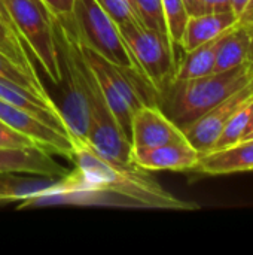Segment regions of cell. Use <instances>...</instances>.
I'll list each match as a JSON object with an SVG mask.
<instances>
[{"label":"cell","mask_w":253,"mask_h":255,"mask_svg":"<svg viewBox=\"0 0 253 255\" xmlns=\"http://www.w3.org/2000/svg\"><path fill=\"white\" fill-rule=\"evenodd\" d=\"M249 63H251V66H252V67H253V55H252V57H251V58H249Z\"/></svg>","instance_id":"cell-33"},{"label":"cell","mask_w":253,"mask_h":255,"mask_svg":"<svg viewBox=\"0 0 253 255\" xmlns=\"http://www.w3.org/2000/svg\"><path fill=\"white\" fill-rule=\"evenodd\" d=\"M253 78L249 61L221 73L191 79H171L160 93L158 106L180 128L246 87Z\"/></svg>","instance_id":"cell-3"},{"label":"cell","mask_w":253,"mask_h":255,"mask_svg":"<svg viewBox=\"0 0 253 255\" xmlns=\"http://www.w3.org/2000/svg\"><path fill=\"white\" fill-rule=\"evenodd\" d=\"M119 30L139 69L160 94L173 79L177 66L170 42L145 24H127Z\"/></svg>","instance_id":"cell-6"},{"label":"cell","mask_w":253,"mask_h":255,"mask_svg":"<svg viewBox=\"0 0 253 255\" xmlns=\"http://www.w3.org/2000/svg\"><path fill=\"white\" fill-rule=\"evenodd\" d=\"M251 133H253V100H252V106H251V117H249V123H248V128H246V133L243 136L242 140H245Z\"/></svg>","instance_id":"cell-30"},{"label":"cell","mask_w":253,"mask_h":255,"mask_svg":"<svg viewBox=\"0 0 253 255\" xmlns=\"http://www.w3.org/2000/svg\"><path fill=\"white\" fill-rule=\"evenodd\" d=\"M251 57V37L245 24L237 22L233 28L225 31L216 43L213 73L231 70Z\"/></svg>","instance_id":"cell-16"},{"label":"cell","mask_w":253,"mask_h":255,"mask_svg":"<svg viewBox=\"0 0 253 255\" xmlns=\"http://www.w3.org/2000/svg\"><path fill=\"white\" fill-rule=\"evenodd\" d=\"M231 10L239 22H248L253 16V0H231Z\"/></svg>","instance_id":"cell-25"},{"label":"cell","mask_w":253,"mask_h":255,"mask_svg":"<svg viewBox=\"0 0 253 255\" xmlns=\"http://www.w3.org/2000/svg\"><path fill=\"white\" fill-rule=\"evenodd\" d=\"M72 16L81 42L85 46L113 64L143 75L127 46L119 27L97 0H73Z\"/></svg>","instance_id":"cell-4"},{"label":"cell","mask_w":253,"mask_h":255,"mask_svg":"<svg viewBox=\"0 0 253 255\" xmlns=\"http://www.w3.org/2000/svg\"><path fill=\"white\" fill-rule=\"evenodd\" d=\"M7 12L43 72L54 85H60L61 73L54 40L49 10L40 0H4Z\"/></svg>","instance_id":"cell-5"},{"label":"cell","mask_w":253,"mask_h":255,"mask_svg":"<svg viewBox=\"0 0 253 255\" xmlns=\"http://www.w3.org/2000/svg\"><path fill=\"white\" fill-rule=\"evenodd\" d=\"M219 37L206 42L188 52H183V55L177 63L173 79H191V78H200L213 73L216 43Z\"/></svg>","instance_id":"cell-17"},{"label":"cell","mask_w":253,"mask_h":255,"mask_svg":"<svg viewBox=\"0 0 253 255\" xmlns=\"http://www.w3.org/2000/svg\"><path fill=\"white\" fill-rule=\"evenodd\" d=\"M61 73V105L58 106L64 127L72 143L86 142L91 112L86 94L85 64L82 42L78 34L72 12L49 13Z\"/></svg>","instance_id":"cell-2"},{"label":"cell","mask_w":253,"mask_h":255,"mask_svg":"<svg viewBox=\"0 0 253 255\" xmlns=\"http://www.w3.org/2000/svg\"><path fill=\"white\" fill-rule=\"evenodd\" d=\"M253 97H251L248 102H245L227 121V124L224 126L216 143L213 145V149H222L227 146H233L239 142H242L246 128H248V123H249V117H251V106H252Z\"/></svg>","instance_id":"cell-20"},{"label":"cell","mask_w":253,"mask_h":255,"mask_svg":"<svg viewBox=\"0 0 253 255\" xmlns=\"http://www.w3.org/2000/svg\"><path fill=\"white\" fill-rule=\"evenodd\" d=\"M251 97H253V91L248 84L246 87L225 99L222 103L197 118L194 123L182 128L185 139L192 148L200 152V155L210 152L230 117Z\"/></svg>","instance_id":"cell-8"},{"label":"cell","mask_w":253,"mask_h":255,"mask_svg":"<svg viewBox=\"0 0 253 255\" xmlns=\"http://www.w3.org/2000/svg\"><path fill=\"white\" fill-rule=\"evenodd\" d=\"M192 170L209 176L253 170V139L200 155V160Z\"/></svg>","instance_id":"cell-13"},{"label":"cell","mask_w":253,"mask_h":255,"mask_svg":"<svg viewBox=\"0 0 253 255\" xmlns=\"http://www.w3.org/2000/svg\"><path fill=\"white\" fill-rule=\"evenodd\" d=\"M134 3H136V7L139 10V15L143 24L169 40L161 0H134Z\"/></svg>","instance_id":"cell-23"},{"label":"cell","mask_w":253,"mask_h":255,"mask_svg":"<svg viewBox=\"0 0 253 255\" xmlns=\"http://www.w3.org/2000/svg\"><path fill=\"white\" fill-rule=\"evenodd\" d=\"M130 140L133 152H139L185 140V134L158 105H143L133 114Z\"/></svg>","instance_id":"cell-9"},{"label":"cell","mask_w":253,"mask_h":255,"mask_svg":"<svg viewBox=\"0 0 253 255\" xmlns=\"http://www.w3.org/2000/svg\"><path fill=\"white\" fill-rule=\"evenodd\" d=\"M46 9L49 13H66L72 12L73 0H46Z\"/></svg>","instance_id":"cell-27"},{"label":"cell","mask_w":253,"mask_h":255,"mask_svg":"<svg viewBox=\"0 0 253 255\" xmlns=\"http://www.w3.org/2000/svg\"><path fill=\"white\" fill-rule=\"evenodd\" d=\"M0 100L10 103L19 109L27 111L28 114L39 118L40 121L46 123L48 126H51L69 136V133L64 127L63 118H61L58 105L55 102L43 100L42 97H39L37 94L30 91L28 88H25L19 84H15L12 81L3 79V78H0Z\"/></svg>","instance_id":"cell-14"},{"label":"cell","mask_w":253,"mask_h":255,"mask_svg":"<svg viewBox=\"0 0 253 255\" xmlns=\"http://www.w3.org/2000/svg\"><path fill=\"white\" fill-rule=\"evenodd\" d=\"M0 148H39L31 139L0 123Z\"/></svg>","instance_id":"cell-24"},{"label":"cell","mask_w":253,"mask_h":255,"mask_svg":"<svg viewBox=\"0 0 253 255\" xmlns=\"http://www.w3.org/2000/svg\"><path fill=\"white\" fill-rule=\"evenodd\" d=\"M64 191V176L52 178L0 172V206L22 202L21 208H28V205L37 199L63 194Z\"/></svg>","instance_id":"cell-10"},{"label":"cell","mask_w":253,"mask_h":255,"mask_svg":"<svg viewBox=\"0 0 253 255\" xmlns=\"http://www.w3.org/2000/svg\"><path fill=\"white\" fill-rule=\"evenodd\" d=\"M76 169L64 176L67 193H95L104 205L145 209L195 211L198 205L174 197L148 170L137 164H118L98 155L86 142L73 143ZM57 196V194H55Z\"/></svg>","instance_id":"cell-1"},{"label":"cell","mask_w":253,"mask_h":255,"mask_svg":"<svg viewBox=\"0 0 253 255\" xmlns=\"http://www.w3.org/2000/svg\"><path fill=\"white\" fill-rule=\"evenodd\" d=\"M201 12H225L231 10V0H198Z\"/></svg>","instance_id":"cell-26"},{"label":"cell","mask_w":253,"mask_h":255,"mask_svg":"<svg viewBox=\"0 0 253 255\" xmlns=\"http://www.w3.org/2000/svg\"><path fill=\"white\" fill-rule=\"evenodd\" d=\"M27 49L28 48H25V43L0 19V52L9 57L33 81L42 84Z\"/></svg>","instance_id":"cell-18"},{"label":"cell","mask_w":253,"mask_h":255,"mask_svg":"<svg viewBox=\"0 0 253 255\" xmlns=\"http://www.w3.org/2000/svg\"><path fill=\"white\" fill-rule=\"evenodd\" d=\"M0 19L21 39V36H19V33H18V30H16V27H15V24H13V21H12V18H10V15H9V12H7V7H6V4H4V0H0ZM22 40V39H21ZM24 42V40H22Z\"/></svg>","instance_id":"cell-28"},{"label":"cell","mask_w":253,"mask_h":255,"mask_svg":"<svg viewBox=\"0 0 253 255\" xmlns=\"http://www.w3.org/2000/svg\"><path fill=\"white\" fill-rule=\"evenodd\" d=\"M242 24H245L246 25V28H248V31H249V37H251V57L253 55V21L251 22H242ZM249 57V58H251Z\"/></svg>","instance_id":"cell-31"},{"label":"cell","mask_w":253,"mask_h":255,"mask_svg":"<svg viewBox=\"0 0 253 255\" xmlns=\"http://www.w3.org/2000/svg\"><path fill=\"white\" fill-rule=\"evenodd\" d=\"M185 1V6L189 12V15H198V13H203L201 12V7H200V3L198 0H183Z\"/></svg>","instance_id":"cell-29"},{"label":"cell","mask_w":253,"mask_h":255,"mask_svg":"<svg viewBox=\"0 0 253 255\" xmlns=\"http://www.w3.org/2000/svg\"><path fill=\"white\" fill-rule=\"evenodd\" d=\"M239 22V18L233 10L225 12H204L198 15H189L185 31L180 40L182 52H188L206 42H210L225 31L233 28Z\"/></svg>","instance_id":"cell-15"},{"label":"cell","mask_w":253,"mask_h":255,"mask_svg":"<svg viewBox=\"0 0 253 255\" xmlns=\"http://www.w3.org/2000/svg\"><path fill=\"white\" fill-rule=\"evenodd\" d=\"M251 21H253V16H252V18H251V19H249V21H248V22H251Z\"/></svg>","instance_id":"cell-36"},{"label":"cell","mask_w":253,"mask_h":255,"mask_svg":"<svg viewBox=\"0 0 253 255\" xmlns=\"http://www.w3.org/2000/svg\"><path fill=\"white\" fill-rule=\"evenodd\" d=\"M0 123L31 139L40 149L66 157L72 161L73 143L67 134L48 126L34 115L0 100Z\"/></svg>","instance_id":"cell-7"},{"label":"cell","mask_w":253,"mask_h":255,"mask_svg":"<svg viewBox=\"0 0 253 255\" xmlns=\"http://www.w3.org/2000/svg\"><path fill=\"white\" fill-rule=\"evenodd\" d=\"M249 87H251V88H252V91H253V78H252V81H251V82H249Z\"/></svg>","instance_id":"cell-34"},{"label":"cell","mask_w":253,"mask_h":255,"mask_svg":"<svg viewBox=\"0 0 253 255\" xmlns=\"http://www.w3.org/2000/svg\"><path fill=\"white\" fill-rule=\"evenodd\" d=\"M131 160L139 167L152 172V170H192L198 160L200 152L189 145V142L179 140L170 142L157 148L139 151L131 154Z\"/></svg>","instance_id":"cell-11"},{"label":"cell","mask_w":253,"mask_h":255,"mask_svg":"<svg viewBox=\"0 0 253 255\" xmlns=\"http://www.w3.org/2000/svg\"><path fill=\"white\" fill-rule=\"evenodd\" d=\"M0 78L12 81L15 84H19L25 88H28L30 91H33L34 94H37L39 97H42L43 100L48 102H54L52 97L49 96V93L46 91V88L43 87V84H39L36 81H33L30 76H27L9 57H6L3 52H0Z\"/></svg>","instance_id":"cell-21"},{"label":"cell","mask_w":253,"mask_h":255,"mask_svg":"<svg viewBox=\"0 0 253 255\" xmlns=\"http://www.w3.org/2000/svg\"><path fill=\"white\" fill-rule=\"evenodd\" d=\"M118 27L127 24H143L134 0H97Z\"/></svg>","instance_id":"cell-22"},{"label":"cell","mask_w":253,"mask_h":255,"mask_svg":"<svg viewBox=\"0 0 253 255\" xmlns=\"http://www.w3.org/2000/svg\"><path fill=\"white\" fill-rule=\"evenodd\" d=\"M40 1H42L43 4H46V0H40ZM45 7H46V6H45Z\"/></svg>","instance_id":"cell-35"},{"label":"cell","mask_w":253,"mask_h":255,"mask_svg":"<svg viewBox=\"0 0 253 255\" xmlns=\"http://www.w3.org/2000/svg\"><path fill=\"white\" fill-rule=\"evenodd\" d=\"M0 172L63 178L69 170L40 148H0Z\"/></svg>","instance_id":"cell-12"},{"label":"cell","mask_w":253,"mask_h":255,"mask_svg":"<svg viewBox=\"0 0 253 255\" xmlns=\"http://www.w3.org/2000/svg\"><path fill=\"white\" fill-rule=\"evenodd\" d=\"M161 6H163L169 40H170L173 54L176 57V63H179V60H180L179 51H182L180 40H182V36L185 31L186 21L189 18V12L185 6L183 0H161Z\"/></svg>","instance_id":"cell-19"},{"label":"cell","mask_w":253,"mask_h":255,"mask_svg":"<svg viewBox=\"0 0 253 255\" xmlns=\"http://www.w3.org/2000/svg\"><path fill=\"white\" fill-rule=\"evenodd\" d=\"M248 139H253V133H251V134H249V136H248V137H246L245 140H248Z\"/></svg>","instance_id":"cell-32"}]
</instances>
